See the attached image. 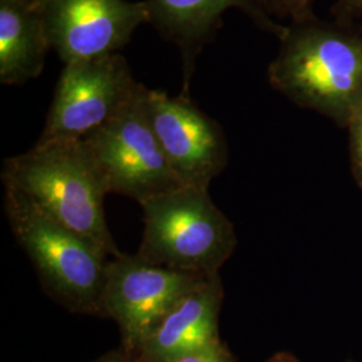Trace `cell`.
Segmentation results:
<instances>
[{"mask_svg": "<svg viewBox=\"0 0 362 362\" xmlns=\"http://www.w3.org/2000/svg\"><path fill=\"white\" fill-rule=\"evenodd\" d=\"M275 90L346 128L362 106V31L315 19L288 26L269 67Z\"/></svg>", "mask_w": 362, "mask_h": 362, "instance_id": "1", "label": "cell"}, {"mask_svg": "<svg viewBox=\"0 0 362 362\" xmlns=\"http://www.w3.org/2000/svg\"><path fill=\"white\" fill-rule=\"evenodd\" d=\"M1 180L52 219L98 245L110 258L122 254L105 218L109 191L85 140L37 143L4 161Z\"/></svg>", "mask_w": 362, "mask_h": 362, "instance_id": "2", "label": "cell"}, {"mask_svg": "<svg viewBox=\"0 0 362 362\" xmlns=\"http://www.w3.org/2000/svg\"><path fill=\"white\" fill-rule=\"evenodd\" d=\"M4 211L46 293L70 313L103 317L110 260L104 250L46 215L13 188L4 187Z\"/></svg>", "mask_w": 362, "mask_h": 362, "instance_id": "3", "label": "cell"}, {"mask_svg": "<svg viewBox=\"0 0 362 362\" xmlns=\"http://www.w3.org/2000/svg\"><path fill=\"white\" fill-rule=\"evenodd\" d=\"M143 240L137 255L157 266L218 274L233 257L238 238L209 189L179 187L141 204Z\"/></svg>", "mask_w": 362, "mask_h": 362, "instance_id": "4", "label": "cell"}, {"mask_svg": "<svg viewBox=\"0 0 362 362\" xmlns=\"http://www.w3.org/2000/svg\"><path fill=\"white\" fill-rule=\"evenodd\" d=\"M137 95L115 118L85 140L103 172L109 194H121L140 206L181 185L157 140L145 106Z\"/></svg>", "mask_w": 362, "mask_h": 362, "instance_id": "5", "label": "cell"}, {"mask_svg": "<svg viewBox=\"0 0 362 362\" xmlns=\"http://www.w3.org/2000/svg\"><path fill=\"white\" fill-rule=\"evenodd\" d=\"M140 88L119 52L66 64L37 143L86 139L115 118Z\"/></svg>", "mask_w": 362, "mask_h": 362, "instance_id": "6", "label": "cell"}, {"mask_svg": "<svg viewBox=\"0 0 362 362\" xmlns=\"http://www.w3.org/2000/svg\"><path fill=\"white\" fill-rule=\"evenodd\" d=\"M208 276L121 254L107 263L103 317L118 325L121 348L136 356L169 311Z\"/></svg>", "mask_w": 362, "mask_h": 362, "instance_id": "7", "label": "cell"}, {"mask_svg": "<svg viewBox=\"0 0 362 362\" xmlns=\"http://www.w3.org/2000/svg\"><path fill=\"white\" fill-rule=\"evenodd\" d=\"M145 106L181 185L209 189L228 163V145L219 124L197 107L187 93L170 97L146 88Z\"/></svg>", "mask_w": 362, "mask_h": 362, "instance_id": "8", "label": "cell"}, {"mask_svg": "<svg viewBox=\"0 0 362 362\" xmlns=\"http://www.w3.org/2000/svg\"><path fill=\"white\" fill-rule=\"evenodd\" d=\"M52 49L66 64L116 54L140 25L149 22L146 1L40 0Z\"/></svg>", "mask_w": 362, "mask_h": 362, "instance_id": "9", "label": "cell"}, {"mask_svg": "<svg viewBox=\"0 0 362 362\" xmlns=\"http://www.w3.org/2000/svg\"><path fill=\"white\" fill-rule=\"evenodd\" d=\"M146 6L149 22L180 50L184 66L182 93L187 94L196 57L216 33L221 15L227 10L243 11L259 28L272 33L279 40L288 28L274 22L259 0H146Z\"/></svg>", "mask_w": 362, "mask_h": 362, "instance_id": "10", "label": "cell"}, {"mask_svg": "<svg viewBox=\"0 0 362 362\" xmlns=\"http://www.w3.org/2000/svg\"><path fill=\"white\" fill-rule=\"evenodd\" d=\"M224 299L220 272L212 274L169 311L137 351L139 362H176L221 341Z\"/></svg>", "mask_w": 362, "mask_h": 362, "instance_id": "11", "label": "cell"}, {"mask_svg": "<svg viewBox=\"0 0 362 362\" xmlns=\"http://www.w3.org/2000/svg\"><path fill=\"white\" fill-rule=\"evenodd\" d=\"M52 49L35 6L0 0V82L23 85L39 77Z\"/></svg>", "mask_w": 362, "mask_h": 362, "instance_id": "12", "label": "cell"}, {"mask_svg": "<svg viewBox=\"0 0 362 362\" xmlns=\"http://www.w3.org/2000/svg\"><path fill=\"white\" fill-rule=\"evenodd\" d=\"M269 13H275L281 18H290L293 23H303L313 21L311 13L315 0H259Z\"/></svg>", "mask_w": 362, "mask_h": 362, "instance_id": "13", "label": "cell"}, {"mask_svg": "<svg viewBox=\"0 0 362 362\" xmlns=\"http://www.w3.org/2000/svg\"><path fill=\"white\" fill-rule=\"evenodd\" d=\"M349 132L350 172L353 180L362 189V106L348 124Z\"/></svg>", "mask_w": 362, "mask_h": 362, "instance_id": "14", "label": "cell"}, {"mask_svg": "<svg viewBox=\"0 0 362 362\" xmlns=\"http://www.w3.org/2000/svg\"><path fill=\"white\" fill-rule=\"evenodd\" d=\"M176 362H238V360L227 348V345L223 341H220L216 345L194 351Z\"/></svg>", "mask_w": 362, "mask_h": 362, "instance_id": "15", "label": "cell"}, {"mask_svg": "<svg viewBox=\"0 0 362 362\" xmlns=\"http://www.w3.org/2000/svg\"><path fill=\"white\" fill-rule=\"evenodd\" d=\"M336 11L346 16H362V0H338Z\"/></svg>", "mask_w": 362, "mask_h": 362, "instance_id": "16", "label": "cell"}, {"mask_svg": "<svg viewBox=\"0 0 362 362\" xmlns=\"http://www.w3.org/2000/svg\"><path fill=\"white\" fill-rule=\"evenodd\" d=\"M93 362H137L136 361V356L132 354L129 351L124 349V348H119V349L113 350V351H109L104 356L98 357L97 360H94Z\"/></svg>", "mask_w": 362, "mask_h": 362, "instance_id": "17", "label": "cell"}, {"mask_svg": "<svg viewBox=\"0 0 362 362\" xmlns=\"http://www.w3.org/2000/svg\"><path fill=\"white\" fill-rule=\"evenodd\" d=\"M266 362H299V360L288 351H279V353H275Z\"/></svg>", "mask_w": 362, "mask_h": 362, "instance_id": "18", "label": "cell"}, {"mask_svg": "<svg viewBox=\"0 0 362 362\" xmlns=\"http://www.w3.org/2000/svg\"><path fill=\"white\" fill-rule=\"evenodd\" d=\"M16 1H21V3L27 4V6H35L40 0H16Z\"/></svg>", "mask_w": 362, "mask_h": 362, "instance_id": "19", "label": "cell"}, {"mask_svg": "<svg viewBox=\"0 0 362 362\" xmlns=\"http://www.w3.org/2000/svg\"><path fill=\"white\" fill-rule=\"evenodd\" d=\"M361 19H362V16H361ZM360 30H361V31H362V26H361V28H360Z\"/></svg>", "mask_w": 362, "mask_h": 362, "instance_id": "20", "label": "cell"}, {"mask_svg": "<svg viewBox=\"0 0 362 362\" xmlns=\"http://www.w3.org/2000/svg\"><path fill=\"white\" fill-rule=\"evenodd\" d=\"M348 362H354V361H348Z\"/></svg>", "mask_w": 362, "mask_h": 362, "instance_id": "21", "label": "cell"}, {"mask_svg": "<svg viewBox=\"0 0 362 362\" xmlns=\"http://www.w3.org/2000/svg\"><path fill=\"white\" fill-rule=\"evenodd\" d=\"M136 361H137V360H136ZM137 362H139V361H137Z\"/></svg>", "mask_w": 362, "mask_h": 362, "instance_id": "22", "label": "cell"}]
</instances>
